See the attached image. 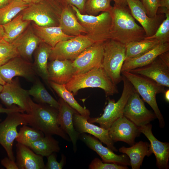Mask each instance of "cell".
<instances>
[{
  "instance_id": "cell-51",
  "label": "cell",
  "mask_w": 169,
  "mask_h": 169,
  "mask_svg": "<svg viewBox=\"0 0 169 169\" xmlns=\"http://www.w3.org/2000/svg\"><path fill=\"white\" fill-rule=\"evenodd\" d=\"M24 2L27 3L29 4H31L38 3L40 2L41 0H23Z\"/></svg>"
},
{
  "instance_id": "cell-2",
  "label": "cell",
  "mask_w": 169,
  "mask_h": 169,
  "mask_svg": "<svg viewBox=\"0 0 169 169\" xmlns=\"http://www.w3.org/2000/svg\"><path fill=\"white\" fill-rule=\"evenodd\" d=\"M29 103L31 118L28 125L41 131L45 136L56 135L70 141L59 125L58 109L48 104L35 103L31 98Z\"/></svg>"
},
{
  "instance_id": "cell-5",
  "label": "cell",
  "mask_w": 169,
  "mask_h": 169,
  "mask_svg": "<svg viewBox=\"0 0 169 169\" xmlns=\"http://www.w3.org/2000/svg\"><path fill=\"white\" fill-rule=\"evenodd\" d=\"M61 10L54 0H41L30 4L22 15L23 20L33 21L40 27L57 26Z\"/></svg>"
},
{
  "instance_id": "cell-4",
  "label": "cell",
  "mask_w": 169,
  "mask_h": 169,
  "mask_svg": "<svg viewBox=\"0 0 169 169\" xmlns=\"http://www.w3.org/2000/svg\"><path fill=\"white\" fill-rule=\"evenodd\" d=\"M121 73L131 83L144 101L151 107L159 120L160 127L163 128L165 123L156 102V95L164 93L165 87L148 78L130 71H123Z\"/></svg>"
},
{
  "instance_id": "cell-8",
  "label": "cell",
  "mask_w": 169,
  "mask_h": 169,
  "mask_svg": "<svg viewBox=\"0 0 169 169\" xmlns=\"http://www.w3.org/2000/svg\"><path fill=\"white\" fill-rule=\"evenodd\" d=\"M31 118L29 114L13 112L7 114L5 119L0 122V144L8 157L12 160L15 161L13 146L18 134L17 127L20 125H28Z\"/></svg>"
},
{
  "instance_id": "cell-35",
  "label": "cell",
  "mask_w": 169,
  "mask_h": 169,
  "mask_svg": "<svg viewBox=\"0 0 169 169\" xmlns=\"http://www.w3.org/2000/svg\"><path fill=\"white\" fill-rule=\"evenodd\" d=\"M29 4L23 0H12L0 9V25H3L11 21Z\"/></svg>"
},
{
  "instance_id": "cell-28",
  "label": "cell",
  "mask_w": 169,
  "mask_h": 169,
  "mask_svg": "<svg viewBox=\"0 0 169 169\" xmlns=\"http://www.w3.org/2000/svg\"><path fill=\"white\" fill-rule=\"evenodd\" d=\"M32 26L34 32L41 41L52 48L60 41L75 37L65 34L59 26L42 27L35 23H33Z\"/></svg>"
},
{
  "instance_id": "cell-7",
  "label": "cell",
  "mask_w": 169,
  "mask_h": 169,
  "mask_svg": "<svg viewBox=\"0 0 169 169\" xmlns=\"http://www.w3.org/2000/svg\"><path fill=\"white\" fill-rule=\"evenodd\" d=\"M102 67L112 82L117 85L122 81L121 70L125 60V44L110 39L103 43Z\"/></svg>"
},
{
  "instance_id": "cell-38",
  "label": "cell",
  "mask_w": 169,
  "mask_h": 169,
  "mask_svg": "<svg viewBox=\"0 0 169 169\" xmlns=\"http://www.w3.org/2000/svg\"><path fill=\"white\" fill-rule=\"evenodd\" d=\"M111 0H87L84 6L85 14L96 16L100 12H109Z\"/></svg>"
},
{
  "instance_id": "cell-53",
  "label": "cell",
  "mask_w": 169,
  "mask_h": 169,
  "mask_svg": "<svg viewBox=\"0 0 169 169\" xmlns=\"http://www.w3.org/2000/svg\"><path fill=\"white\" fill-rule=\"evenodd\" d=\"M3 88V85L0 84V93L1 92Z\"/></svg>"
},
{
  "instance_id": "cell-36",
  "label": "cell",
  "mask_w": 169,
  "mask_h": 169,
  "mask_svg": "<svg viewBox=\"0 0 169 169\" xmlns=\"http://www.w3.org/2000/svg\"><path fill=\"white\" fill-rule=\"evenodd\" d=\"M27 125H24L20 128L15 140L17 143L28 146L30 143L44 137V135L41 131Z\"/></svg>"
},
{
  "instance_id": "cell-46",
  "label": "cell",
  "mask_w": 169,
  "mask_h": 169,
  "mask_svg": "<svg viewBox=\"0 0 169 169\" xmlns=\"http://www.w3.org/2000/svg\"><path fill=\"white\" fill-rule=\"evenodd\" d=\"M115 2V4L126 7L128 6L127 2V0H111Z\"/></svg>"
},
{
  "instance_id": "cell-49",
  "label": "cell",
  "mask_w": 169,
  "mask_h": 169,
  "mask_svg": "<svg viewBox=\"0 0 169 169\" xmlns=\"http://www.w3.org/2000/svg\"><path fill=\"white\" fill-rule=\"evenodd\" d=\"M164 93V98L166 101L169 102V89L165 90Z\"/></svg>"
},
{
  "instance_id": "cell-31",
  "label": "cell",
  "mask_w": 169,
  "mask_h": 169,
  "mask_svg": "<svg viewBox=\"0 0 169 169\" xmlns=\"http://www.w3.org/2000/svg\"><path fill=\"white\" fill-rule=\"evenodd\" d=\"M160 43L156 39L144 38L125 44V60L139 57L152 49Z\"/></svg>"
},
{
  "instance_id": "cell-33",
  "label": "cell",
  "mask_w": 169,
  "mask_h": 169,
  "mask_svg": "<svg viewBox=\"0 0 169 169\" xmlns=\"http://www.w3.org/2000/svg\"><path fill=\"white\" fill-rule=\"evenodd\" d=\"M27 146L36 154L43 156L47 157L53 153L59 152L60 150L58 141L52 136L44 135Z\"/></svg>"
},
{
  "instance_id": "cell-3",
  "label": "cell",
  "mask_w": 169,
  "mask_h": 169,
  "mask_svg": "<svg viewBox=\"0 0 169 169\" xmlns=\"http://www.w3.org/2000/svg\"><path fill=\"white\" fill-rule=\"evenodd\" d=\"M65 85L74 95L77 94L79 90L87 88H101L104 90L106 97L119 92L116 85L112 82L102 67L74 75Z\"/></svg>"
},
{
  "instance_id": "cell-48",
  "label": "cell",
  "mask_w": 169,
  "mask_h": 169,
  "mask_svg": "<svg viewBox=\"0 0 169 169\" xmlns=\"http://www.w3.org/2000/svg\"><path fill=\"white\" fill-rule=\"evenodd\" d=\"M12 0H0V9L8 4Z\"/></svg>"
},
{
  "instance_id": "cell-44",
  "label": "cell",
  "mask_w": 169,
  "mask_h": 169,
  "mask_svg": "<svg viewBox=\"0 0 169 169\" xmlns=\"http://www.w3.org/2000/svg\"><path fill=\"white\" fill-rule=\"evenodd\" d=\"M1 164L7 169H18L15 161L8 157H5L1 161Z\"/></svg>"
},
{
  "instance_id": "cell-30",
  "label": "cell",
  "mask_w": 169,
  "mask_h": 169,
  "mask_svg": "<svg viewBox=\"0 0 169 169\" xmlns=\"http://www.w3.org/2000/svg\"><path fill=\"white\" fill-rule=\"evenodd\" d=\"M30 22L23 20L22 14H19L3 25L4 30L3 39L9 43H12L25 31Z\"/></svg>"
},
{
  "instance_id": "cell-39",
  "label": "cell",
  "mask_w": 169,
  "mask_h": 169,
  "mask_svg": "<svg viewBox=\"0 0 169 169\" xmlns=\"http://www.w3.org/2000/svg\"><path fill=\"white\" fill-rule=\"evenodd\" d=\"M18 56L17 46L14 41L10 43L3 38L0 40V66Z\"/></svg>"
},
{
  "instance_id": "cell-40",
  "label": "cell",
  "mask_w": 169,
  "mask_h": 169,
  "mask_svg": "<svg viewBox=\"0 0 169 169\" xmlns=\"http://www.w3.org/2000/svg\"><path fill=\"white\" fill-rule=\"evenodd\" d=\"M126 166L113 163L104 162L98 158L93 160L89 166V169H127Z\"/></svg>"
},
{
  "instance_id": "cell-13",
  "label": "cell",
  "mask_w": 169,
  "mask_h": 169,
  "mask_svg": "<svg viewBox=\"0 0 169 169\" xmlns=\"http://www.w3.org/2000/svg\"><path fill=\"white\" fill-rule=\"evenodd\" d=\"M37 76L33 63L19 56L0 66V77L6 83L11 82L13 78L18 76L33 83L37 78Z\"/></svg>"
},
{
  "instance_id": "cell-32",
  "label": "cell",
  "mask_w": 169,
  "mask_h": 169,
  "mask_svg": "<svg viewBox=\"0 0 169 169\" xmlns=\"http://www.w3.org/2000/svg\"><path fill=\"white\" fill-rule=\"evenodd\" d=\"M49 84L58 95L79 114L87 118H90V111L81 106L75 100L73 94L68 90L64 84H59L49 81Z\"/></svg>"
},
{
  "instance_id": "cell-37",
  "label": "cell",
  "mask_w": 169,
  "mask_h": 169,
  "mask_svg": "<svg viewBox=\"0 0 169 169\" xmlns=\"http://www.w3.org/2000/svg\"><path fill=\"white\" fill-rule=\"evenodd\" d=\"M160 13L165 14V19L153 35L144 38L156 39L161 43L169 42V9L165 7H159L157 13Z\"/></svg>"
},
{
  "instance_id": "cell-15",
  "label": "cell",
  "mask_w": 169,
  "mask_h": 169,
  "mask_svg": "<svg viewBox=\"0 0 169 169\" xmlns=\"http://www.w3.org/2000/svg\"><path fill=\"white\" fill-rule=\"evenodd\" d=\"M127 2L132 15L141 25L146 37L153 35L165 19V14L157 13L156 17L151 18L147 15L146 10L140 0H127Z\"/></svg>"
},
{
  "instance_id": "cell-19",
  "label": "cell",
  "mask_w": 169,
  "mask_h": 169,
  "mask_svg": "<svg viewBox=\"0 0 169 169\" xmlns=\"http://www.w3.org/2000/svg\"><path fill=\"white\" fill-rule=\"evenodd\" d=\"M88 119L78 112L73 115V122L76 131L79 134L87 133L93 136L113 151H118L114 146V142L109 135V130L99 127L89 122Z\"/></svg>"
},
{
  "instance_id": "cell-9",
  "label": "cell",
  "mask_w": 169,
  "mask_h": 169,
  "mask_svg": "<svg viewBox=\"0 0 169 169\" xmlns=\"http://www.w3.org/2000/svg\"><path fill=\"white\" fill-rule=\"evenodd\" d=\"M122 76L123 88L119 100L115 102L114 99L107 98L108 104L104 110L103 114L100 117H90L88 120L89 122L92 123H98L100 127L109 130L115 120L123 116V112L125 107L134 90V88L128 79Z\"/></svg>"
},
{
  "instance_id": "cell-18",
  "label": "cell",
  "mask_w": 169,
  "mask_h": 169,
  "mask_svg": "<svg viewBox=\"0 0 169 169\" xmlns=\"http://www.w3.org/2000/svg\"><path fill=\"white\" fill-rule=\"evenodd\" d=\"M129 71L148 78L165 87H169V64L159 56L148 65Z\"/></svg>"
},
{
  "instance_id": "cell-11",
  "label": "cell",
  "mask_w": 169,
  "mask_h": 169,
  "mask_svg": "<svg viewBox=\"0 0 169 169\" xmlns=\"http://www.w3.org/2000/svg\"><path fill=\"white\" fill-rule=\"evenodd\" d=\"M30 98L28 90L21 87L18 77L3 85L0 93V100L7 108L15 105L28 114H29L30 111L29 103Z\"/></svg>"
},
{
  "instance_id": "cell-17",
  "label": "cell",
  "mask_w": 169,
  "mask_h": 169,
  "mask_svg": "<svg viewBox=\"0 0 169 169\" xmlns=\"http://www.w3.org/2000/svg\"><path fill=\"white\" fill-rule=\"evenodd\" d=\"M86 145L95 151L104 162L113 163L122 166H130V159L126 154L118 155L108 147L104 146L102 142L91 135L81 134L79 138Z\"/></svg>"
},
{
  "instance_id": "cell-10",
  "label": "cell",
  "mask_w": 169,
  "mask_h": 169,
  "mask_svg": "<svg viewBox=\"0 0 169 169\" xmlns=\"http://www.w3.org/2000/svg\"><path fill=\"white\" fill-rule=\"evenodd\" d=\"M94 43V41L85 34L60 41L52 48L49 60H73L85 48Z\"/></svg>"
},
{
  "instance_id": "cell-27",
  "label": "cell",
  "mask_w": 169,
  "mask_h": 169,
  "mask_svg": "<svg viewBox=\"0 0 169 169\" xmlns=\"http://www.w3.org/2000/svg\"><path fill=\"white\" fill-rule=\"evenodd\" d=\"M120 152L126 154L129 157L132 169H139L146 156H149L153 153L150 144L140 141L129 147L122 146Z\"/></svg>"
},
{
  "instance_id": "cell-50",
  "label": "cell",
  "mask_w": 169,
  "mask_h": 169,
  "mask_svg": "<svg viewBox=\"0 0 169 169\" xmlns=\"http://www.w3.org/2000/svg\"><path fill=\"white\" fill-rule=\"evenodd\" d=\"M4 35V30L3 25H0V40L3 38Z\"/></svg>"
},
{
  "instance_id": "cell-42",
  "label": "cell",
  "mask_w": 169,
  "mask_h": 169,
  "mask_svg": "<svg viewBox=\"0 0 169 169\" xmlns=\"http://www.w3.org/2000/svg\"><path fill=\"white\" fill-rule=\"evenodd\" d=\"M145 8L147 15L154 18L157 15V11L160 7L158 0H140Z\"/></svg>"
},
{
  "instance_id": "cell-14",
  "label": "cell",
  "mask_w": 169,
  "mask_h": 169,
  "mask_svg": "<svg viewBox=\"0 0 169 169\" xmlns=\"http://www.w3.org/2000/svg\"><path fill=\"white\" fill-rule=\"evenodd\" d=\"M104 43H95L85 48L73 60V75L102 67Z\"/></svg>"
},
{
  "instance_id": "cell-20",
  "label": "cell",
  "mask_w": 169,
  "mask_h": 169,
  "mask_svg": "<svg viewBox=\"0 0 169 169\" xmlns=\"http://www.w3.org/2000/svg\"><path fill=\"white\" fill-rule=\"evenodd\" d=\"M58 102L59 124L61 129L69 136L75 153L77 150V142L80 134L75 130L73 122V114L77 112L61 98Z\"/></svg>"
},
{
  "instance_id": "cell-47",
  "label": "cell",
  "mask_w": 169,
  "mask_h": 169,
  "mask_svg": "<svg viewBox=\"0 0 169 169\" xmlns=\"http://www.w3.org/2000/svg\"><path fill=\"white\" fill-rule=\"evenodd\" d=\"M159 7H165L169 9V0H158Z\"/></svg>"
},
{
  "instance_id": "cell-41",
  "label": "cell",
  "mask_w": 169,
  "mask_h": 169,
  "mask_svg": "<svg viewBox=\"0 0 169 169\" xmlns=\"http://www.w3.org/2000/svg\"><path fill=\"white\" fill-rule=\"evenodd\" d=\"M55 152H54L47 156V162L45 165V169H62L66 163V157L65 156L62 154L61 159L60 162L57 160Z\"/></svg>"
},
{
  "instance_id": "cell-1",
  "label": "cell",
  "mask_w": 169,
  "mask_h": 169,
  "mask_svg": "<svg viewBox=\"0 0 169 169\" xmlns=\"http://www.w3.org/2000/svg\"><path fill=\"white\" fill-rule=\"evenodd\" d=\"M109 12L111 18L110 39L126 44L146 37L143 28L136 22L128 6L114 4Z\"/></svg>"
},
{
  "instance_id": "cell-54",
  "label": "cell",
  "mask_w": 169,
  "mask_h": 169,
  "mask_svg": "<svg viewBox=\"0 0 169 169\" xmlns=\"http://www.w3.org/2000/svg\"></svg>"
},
{
  "instance_id": "cell-26",
  "label": "cell",
  "mask_w": 169,
  "mask_h": 169,
  "mask_svg": "<svg viewBox=\"0 0 169 169\" xmlns=\"http://www.w3.org/2000/svg\"><path fill=\"white\" fill-rule=\"evenodd\" d=\"M59 26L65 34L77 36L86 33L85 29L78 21L71 5L62 8L59 19Z\"/></svg>"
},
{
  "instance_id": "cell-25",
  "label": "cell",
  "mask_w": 169,
  "mask_h": 169,
  "mask_svg": "<svg viewBox=\"0 0 169 169\" xmlns=\"http://www.w3.org/2000/svg\"><path fill=\"white\" fill-rule=\"evenodd\" d=\"M168 51H169V42L160 43L152 49L139 57L125 60L121 72L129 71L147 65L160 54Z\"/></svg>"
},
{
  "instance_id": "cell-43",
  "label": "cell",
  "mask_w": 169,
  "mask_h": 169,
  "mask_svg": "<svg viewBox=\"0 0 169 169\" xmlns=\"http://www.w3.org/2000/svg\"><path fill=\"white\" fill-rule=\"evenodd\" d=\"M62 8L68 5L75 7L82 14H85L84 6L87 0H54Z\"/></svg>"
},
{
  "instance_id": "cell-52",
  "label": "cell",
  "mask_w": 169,
  "mask_h": 169,
  "mask_svg": "<svg viewBox=\"0 0 169 169\" xmlns=\"http://www.w3.org/2000/svg\"><path fill=\"white\" fill-rule=\"evenodd\" d=\"M0 84L2 85H4L6 84V83L0 77Z\"/></svg>"
},
{
  "instance_id": "cell-22",
  "label": "cell",
  "mask_w": 169,
  "mask_h": 169,
  "mask_svg": "<svg viewBox=\"0 0 169 169\" xmlns=\"http://www.w3.org/2000/svg\"><path fill=\"white\" fill-rule=\"evenodd\" d=\"M14 42L17 45L19 56L32 63L33 54L42 42L30 25Z\"/></svg>"
},
{
  "instance_id": "cell-34",
  "label": "cell",
  "mask_w": 169,
  "mask_h": 169,
  "mask_svg": "<svg viewBox=\"0 0 169 169\" xmlns=\"http://www.w3.org/2000/svg\"><path fill=\"white\" fill-rule=\"evenodd\" d=\"M33 83L28 90L30 96H32L37 103L48 104L58 110V101L49 94L39 79L37 77Z\"/></svg>"
},
{
  "instance_id": "cell-16",
  "label": "cell",
  "mask_w": 169,
  "mask_h": 169,
  "mask_svg": "<svg viewBox=\"0 0 169 169\" xmlns=\"http://www.w3.org/2000/svg\"><path fill=\"white\" fill-rule=\"evenodd\" d=\"M141 133L138 127L124 116L115 120L109 129V136L114 142L122 141L131 146Z\"/></svg>"
},
{
  "instance_id": "cell-23",
  "label": "cell",
  "mask_w": 169,
  "mask_h": 169,
  "mask_svg": "<svg viewBox=\"0 0 169 169\" xmlns=\"http://www.w3.org/2000/svg\"><path fill=\"white\" fill-rule=\"evenodd\" d=\"M16 147V163L18 169H45L43 156L21 143H17Z\"/></svg>"
},
{
  "instance_id": "cell-29",
  "label": "cell",
  "mask_w": 169,
  "mask_h": 169,
  "mask_svg": "<svg viewBox=\"0 0 169 169\" xmlns=\"http://www.w3.org/2000/svg\"><path fill=\"white\" fill-rule=\"evenodd\" d=\"M52 47L42 42L35 51L33 68L37 76L49 85L48 61Z\"/></svg>"
},
{
  "instance_id": "cell-24",
  "label": "cell",
  "mask_w": 169,
  "mask_h": 169,
  "mask_svg": "<svg viewBox=\"0 0 169 169\" xmlns=\"http://www.w3.org/2000/svg\"><path fill=\"white\" fill-rule=\"evenodd\" d=\"M72 60L55 59L48 63L49 81L65 84L73 75Z\"/></svg>"
},
{
  "instance_id": "cell-45",
  "label": "cell",
  "mask_w": 169,
  "mask_h": 169,
  "mask_svg": "<svg viewBox=\"0 0 169 169\" xmlns=\"http://www.w3.org/2000/svg\"><path fill=\"white\" fill-rule=\"evenodd\" d=\"M18 111L24 113V111L19 107L15 105H13L8 108H3L2 105H0V113H5L7 114L11 112ZM0 119V121H1Z\"/></svg>"
},
{
  "instance_id": "cell-21",
  "label": "cell",
  "mask_w": 169,
  "mask_h": 169,
  "mask_svg": "<svg viewBox=\"0 0 169 169\" xmlns=\"http://www.w3.org/2000/svg\"><path fill=\"white\" fill-rule=\"evenodd\" d=\"M152 125L149 123L138 128L150 141L153 153L156 159L157 167L160 169H168L169 167V143L157 140L152 133Z\"/></svg>"
},
{
  "instance_id": "cell-6",
  "label": "cell",
  "mask_w": 169,
  "mask_h": 169,
  "mask_svg": "<svg viewBox=\"0 0 169 169\" xmlns=\"http://www.w3.org/2000/svg\"><path fill=\"white\" fill-rule=\"evenodd\" d=\"M76 18L86 32L85 34L95 43H104L110 39L111 18L109 12L93 16L83 14L71 5Z\"/></svg>"
},
{
  "instance_id": "cell-12",
  "label": "cell",
  "mask_w": 169,
  "mask_h": 169,
  "mask_svg": "<svg viewBox=\"0 0 169 169\" xmlns=\"http://www.w3.org/2000/svg\"><path fill=\"white\" fill-rule=\"evenodd\" d=\"M123 115L137 127L150 123L156 118L154 113L146 108L134 88L125 107Z\"/></svg>"
}]
</instances>
